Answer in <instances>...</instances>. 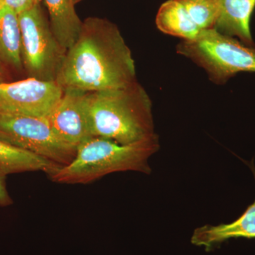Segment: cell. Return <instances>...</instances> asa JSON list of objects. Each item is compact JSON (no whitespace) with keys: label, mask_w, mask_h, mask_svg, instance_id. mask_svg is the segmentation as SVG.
Returning <instances> with one entry per match:
<instances>
[{"label":"cell","mask_w":255,"mask_h":255,"mask_svg":"<svg viewBox=\"0 0 255 255\" xmlns=\"http://www.w3.org/2000/svg\"><path fill=\"white\" fill-rule=\"evenodd\" d=\"M55 82L63 90L85 92L123 88L137 82L131 51L118 26L95 16L82 21Z\"/></svg>","instance_id":"obj_1"},{"label":"cell","mask_w":255,"mask_h":255,"mask_svg":"<svg viewBox=\"0 0 255 255\" xmlns=\"http://www.w3.org/2000/svg\"><path fill=\"white\" fill-rule=\"evenodd\" d=\"M88 99L94 136L128 145L155 135L152 101L138 82L89 92Z\"/></svg>","instance_id":"obj_2"},{"label":"cell","mask_w":255,"mask_h":255,"mask_svg":"<svg viewBox=\"0 0 255 255\" xmlns=\"http://www.w3.org/2000/svg\"><path fill=\"white\" fill-rule=\"evenodd\" d=\"M159 149L158 135L128 145L94 136L77 147L71 162L61 166L49 175L60 184H88L114 172H134L150 174L148 160Z\"/></svg>","instance_id":"obj_3"},{"label":"cell","mask_w":255,"mask_h":255,"mask_svg":"<svg viewBox=\"0 0 255 255\" xmlns=\"http://www.w3.org/2000/svg\"><path fill=\"white\" fill-rule=\"evenodd\" d=\"M177 52L204 69L217 85H224L240 73H255V46L215 28L203 30L194 39L182 41Z\"/></svg>","instance_id":"obj_4"},{"label":"cell","mask_w":255,"mask_h":255,"mask_svg":"<svg viewBox=\"0 0 255 255\" xmlns=\"http://www.w3.org/2000/svg\"><path fill=\"white\" fill-rule=\"evenodd\" d=\"M21 60L28 78L56 81L67 50L52 31L42 4L18 14Z\"/></svg>","instance_id":"obj_5"},{"label":"cell","mask_w":255,"mask_h":255,"mask_svg":"<svg viewBox=\"0 0 255 255\" xmlns=\"http://www.w3.org/2000/svg\"><path fill=\"white\" fill-rule=\"evenodd\" d=\"M0 139L61 166L76 154L77 148L57 137L47 117L0 113Z\"/></svg>","instance_id":"obj_6"},{"label":"cell","mask_w":255,"mask_h":255,"mask_svg":"<svg viewBox=\"0 0 255 255\" xmlns=\"http://www.w3.org/2000/svg\"><path fill=\"white\" fill-rule=\"evenodd\" d=\"M63 93L56 82L31 78L0 82V113L48 117Z\"/></svg>","instance_id":"obj_7"},{"label":"cell","mask_w":255,"mask_h":255,"mask_svg":"<svg viewBox=\"0 0 255 255\" xmlns=\"http://www.w3.org/2000/svg\"><path fill=\"white\" fill-rule=\"evenodd\" d=\"M89 92L66 89L47 118L60 140L77 148L94 137L89 110Z\"/></svg>","instance_id":"obj_8"},{"label":"cell","mask_w":255,"mask_h":255,"mask_svg":"<svg viewBox=\"0 0 255 255\" xmlns=\"http://www.w3.org/2000/svg\"><path fill=\"white\" fill-rule=\"evenodd\" d=\"M255 178V169L252 167ZM255 238V200L245 212L232 223L196 228L191 236L194 246L211 249L232 238Z\"/></svg>","instance_id":"obj_9"},{"label":"cell","mask_w":255,"mask_h":255,"mask_svg":"<svg viewBox=\"0 0 255 255\" xmlns=\"http://www.w3.org/2000/svg\"><path fill=\"white\" fill-rule=\"evenodd\" d=\"M219 15L215 29L255 46L251 30L255 0H219Z\"/></svg>","instance_id":"obj_10"},{"label":"cell","mask_w":255,"mask_h":255,"mask_svg":"<svg viewBox=\"0 0 255 255\" xmlns=\"http://www.w3.org/2000/svg\"><path fill=\"white\" fill-rule=\"evenodd\" d=\"M50 27L60 45L68 50L81 31L82 21L75 10V0H44Z\"/></svg>","instance_id":"obj_11"},{"label":"cell","mask_w":255,"mask_h":255,"mask_svg":"<svg viewBox=\"0 0 255 255\" xmlns=\"http://www.w3.org/2000/svg\"><path fill=\"white\" fill-rule=\"evenodd\" d=\"M18 15L4 6L0 9V63L15 71L23 70Z\"/></svg>","instance_id":"obj_12"},{"label":"cell","mask_w":255,"mask_h":255,"mask_svg":"<svg viewBox=\"0 0 255 255\" xmlns=\"http://www.w3.org/2000/svg\"><path fill=\"white\" fill-rule=\"evenodd\" d=\"M155 22L159 31L182 41L194 39L202 31L178 0H167L161 5Z\"/></svg>","instance_id":"obj_13"},{"label":"cell","mask_w":255,"mask_h":255,"mask_svg":"<svg viewBox=\"0 0 255 255\" xmlns=\"http://www.w3.org/2000/svg\"><path fill=\"white\" fill-rule=\"evenodd\" d=\"M0 166L6 174L26 172L53 174L61 165L0 139Z\"/></svg>","instance_id":"obj_14"},{"label":"cell","mask_w":255,"mask_h":255,"mask_svg":"<svg viewBox=\"0 0 255 255\" xmlns=\"http://www.w3.org/2000/svg\"><path fill=\"white\" fill-rule=\"evenodd\" d=\"M201 30L215 28L219 15V0H178Z\"/></svg>","instance_id":"obj_15"},{"label":"cell","mask_w":255,"mask_h":255,"mask_svg":"<svg viewBox=\"0 0 255 255\" xmlns=\"http://www.w3.org/2000/svg\"><path fill=\"white\" fill-rule=\"evenodd\" d=\"M43 0H4V6H7L17 14L31 9L36 5L42 4Z\"/></svg>","instance_id":"obj_16"},{"label":"cell","mask_w":255,"mask_h":255,"mask_svg":"<svg viewBox=\"0 0 255 255\" xmlns=\"http://www.w3.org/2000/svg\"><path fill=\"white\" fill-rule=\"evenodd\" d=\"M7 174L5 173L0 166V206L6 207L12 204L13 201L7 190L6 184V177Z\"/></svg>","instance_id":"obj_17"},{"label":"cell","mask_w":255,"mask_h":255,"mask_svg":"<svg viewBox=\"0 0 255 255\" xmlns=\"http://www.w3.org/2000/svg\"><path fill=\"white\" fill-rule=\"evenodd\" d=\"M4 71L3 70L1 64L0 63V82H4Z\"/></svg>","instance_id":"obj_18"},{"label":"cell","mask_w":255,"mask_h":255,"mask_svg":"<svg viewBox=\"0 0 255 255\" xmlns=\"http://www.w3.org/2000/svg\"><path fill=\"white\" fill-rule=\"evenodd\" d=\"M4 6V0H0V9Z\"/></svg>","instance_id":"obj_19"},{"label":"cell","mask_w":255,"mask_h":255,"mask_svg":"<svg viewBox=\"0 0 255 255\" xmlns=\"http://www.w3.org/2000/svg\"><path fill=\"white\" fill-rule=\"evenodd\" d=\"M82 0H75V4H77V3L80 2V1H81Z\"/></svg>","instance_id":"obj_20"}]
</instances>
